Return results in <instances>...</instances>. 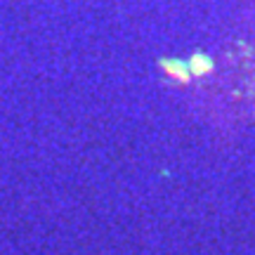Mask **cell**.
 Masks as SVG:
<instances>
[{
	"label": "cell",
	"mask_w": 255,
	"mask_h": 255,
	"mask_svg": "<svg viewBox=\"0 0 255 255\" xmlns=\"http://www.w3.org/2000/svg\"><path fill=\"white\" fill-rule=\"evenodd\" d=\"M161 66H163L165 76H168V78H173V81H177V83H189L191 81L189 64L177 62V59H163Z\"/></svg>",
	"instance_id": "cell-1"
},
{
	"label": "cell",
	"mask_w": 255,
	"mask_h": 255,
	"mask_svg": "<svg viewBox=\"0 0 255 255\" xmlns=\"http://www.w3.org/2000/svg\"><path fill=\"white\" fill-rule=\"evenodd\" d=\"M189 71H191V76H206V73H210L213 71L210 57H206L203 52H196V55L189 59Z\"/></svg>",
	"instance_id": "cell-2"
}]
</instances>
